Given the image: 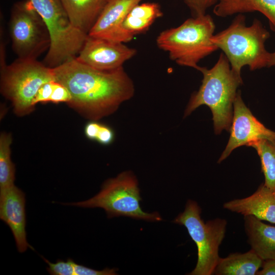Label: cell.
Segmentation results:
<instances>
[{
	"label": "cell",
	"instance_id": "cell-20",
	"mask_svg": "<svg viewBox=\"0 0 275 275\" xmlns=\"http://www.w3.org/2000/svg\"><path fill=\"white\" fill-rule=\"evenodd\" d=\"M257 151L260 159L262 172L264 176V184L275 190V140L262 139L249 146Z\"/></svg>",
	"mask_w": 275,
	"mask_h": 275
},
{
	"label": "cell",
	"instance_id": "cell-6",
	"mask_svg": "<svg viewBox=\"0 0 275 275\" xmlns=\"http://www.w3.org/2000/svg\"><path fill=\"white\" fill-rule=\"evenodd\" d=\"M54 80L52 68L37 60L18 59L1 68V92L12 104L14 113L24 116L34 109L40 88Z\"/></svg>",
	"mask_w": 275,
	"mask_h": 275
},
{
	"label": "cell",
	"instance_id": "cell-3",
	"mask_svg": "<svg viewBox=\"0 0 275 275\" xmlns=\"http://www.w3.org/2000/svg\"><path fill=\"white\" fill-rule=\"evenodd\" d=\"M270 33L258 19L247 26L245 17L238 14L226 29L213 35L211 42L228 59L232 70L241 75L243 67L254 71L267 67L270 52L265 43Z\"/></svg>",
	"mask_w": 275,
	"mask_h": 275
},
{
	"label": "cell",
	"instance_id": "cell-4",
	"mask_svg": "<svg viewBox=\"0 0 275 275\" xmlns=\"http://www.w3.org/2000/svg\"><path fill=\"white\" fill-rule=\"evenodd\" d=\"M215 28L210 15L193 17L176 28L161 32L157 45L177 64L199 70L200 61L218 49L211 40Z\"/></svg>",
	"mask_w": 275,
	"mask_h": 275
},
{
	"label": "cell",
	"instance_id": "cell-30",
	"mask_svg": "<svg viewBox=\"0 0 275 275\" xmlns=\"http://www.w3.org/2000/svg\"><path fill=\"white\" fill-rule=\"evenodd\" d=\"M275 66V51L270 53L269 57L267 67Z\"/></svg>",
	"mask_w": 275,
	"mask_h": 275
},
{
	"label": "cell",
	"instance_id": "cell-8",
	"mask_svg": "<svg viewBox=\"0 0 275 275\" xmlns=\"http://www.w3.org/2000/svg\"><path fill=\"white\" fill-rule=\"evenodd\" d=\"M201 209L198 203L188 200L185 209L173 221L184 226L197 247L196 265L189 275H211L220 258L219 246L225 235L227 222L216 218L205 223L201 217Z\"/></svg>",
	"mask_w": 275,
	"mask_h": 275
},
{
	"label": "cell",
	"instance_id": "cell-16",
	"mask_svg": "<svg viewBox=\"0 0 275 275\" xmlns=\"http://www.w3.org/2000/svg\"><path fill=\"white\" fill-rule=\"evenodd\" d=\"M255 11L266 17L275 33V0H218L213 9V13L221 17Z\"/></svg>",
	"mask_w": 275,
	"mask_h": 275
},
{
	"label": "cell",
	"instance_id": "cell-21",
	"mask_svg": "<svg viewBox=\"0 0 275 275\" xmlns=\"http://www.w3.org/2000/svg\"><path fill=\"white\" fill-rule=\"evenodd\" d=\"M10 133L3 132L0 136V190L14 185L15 166L11 158Z\"/></svg>",
	"mask_w": 275,
	"mask_h": 275
},
{
	"label": "cell",
	"instance_id": "cell-2",
	"mask_svg": "<svg viewBox=\"0 0 275 275\" xmlns=\"http://www.w3.org/2000/svg\"><path fill=\"white\" fill-rule=\"evenodd\" d=\"M199 71L203 76L202 84L199 90L192 95L184 117L205 105L212 112L215 133L219 134L223 130L229 131L237 89L243 83L241 75L232 70L223 52L211 68L200 67Z\"/></svg>",
	"mask_w": 275,
	"mask_h": 275
},
{
	"label": "cell",
	"instance_id": "cell-5",
	"mask_svg": "<svg viewBox=\"0 0 275 275\" xmlns=\"http://www.w3.org/2000/svg\"><path fill=\"white\" fill-rule=\"evenodd\" d=\"M30 1L50 36V47L43 63L53 68L75 59L88 34L73 25L60 0Z\"/></svg>",
	"mask_w": 275,
	"mask_h": 275
},
{
	"label": "cell",
	"instance_id": "cell-12",
	"mask_svg": "<svg viewBox=\"0 0 275 275\" xmlns=\"http://www.w3.org/2000/svg\"><path fill=\"white\" fill-rule=\"evenodd\" d=\"M143 0H107L100 15L90 31L92 37L125 43L133 37L123 28L130 11Z\"/></svg>",
	"mask_w": 275,
	"mask_h": 275
},
{
	"label": "cell",
	"instance_id": "cell-29",
	"mask_svg": "<svg viewBox=\"0 0 275 275\" xmlns=\"http://www.w3.org/2000/svg\"><path fill=\"white\" fill-rule=\"evenodd\" d=\"M257 275H275V259L263 261L261 269Z\"/></svg>",
	"mask_w": 275,
	"mask_h": 275
},
{
	"label": "cell",
	"instance_id": "cell-11",
	"mask_svg": "<svg viewBox=\"0 0 275 275\" xmlns=\"http://www.w3.org/2000/svg\"><path fill=\"white\" fill-rule=\"evenodd\" d=\"M136 53L135 49L123 43L88 35L76 59L94 68L109 71L122 67Z\"/></svg>",
	"mask_w": 275,
	"mask_h": 275
},
{
	"label": "cell",
	"instance_id": "cell-17",
	"mask_svg": "<svg viewBox=\"0 0 275 275\" xmlns=\"http://www.w3.org/2000/svg\"><path fill=\"white\" fill-rule=\"evenodd\" d=\"M60 1L73 25L87 34L107 2V0Z\"/></svg>",
	"mask_w": 275,
	"mask_h": 275
},
{
	"label": "cell",
	"instance_id": "cell-24",
	"mask_svg": "<svg viewBox=\"0 0 275 275\" xmlns=\"http://www.w3.org/2000/svg\"><path fill=\"white\" fill-rule=\"evenodd\" d=\"M71 99V95L69 90L62 84L54 81L53 91L49 102L68 103Z\"/></svg>",
	"mask_w": 275,
	"mask_h": 275
},
{
	"label": "cell",
	"instance_id": "cell-1",
	"mask_svg": "<svg viewBox=\"0 0 275 275\" xmlns=\"http://www.w3.org/2000/svg\"><path fill=\"white\" fill-rule=\"evenodd\" d=\"M52 70L54 80L70 93L71 99L67 104L93 120L113 113L134 94L133 81L123 67L100 70L75 58Z\"/></svg>",
	"mask_w": 275,
	"mask_h": 275
},
{
	"label": "cell",
	"instance_id": "cell-18",
	"mask_svg": "<svg viewBox=\"0 0 275 275\" xmlns=\"http://www.w3.org/2000/svg\"><path fill=\"white\" fill-rule=\"evenodd\" d=\"M263 261L252 250L234 253L219 258L213 274L217 275H255Z\"/></svg>",
	"mask_w": 275,
	"mask_h": 275
},
{
	"label": "cell",
	"instance_id": "cell-13",
	"mask_svg": "<svg viewBox=\"0 0 275 275\" xmlns=\"http://www.w3.org/2000/svg\"><path fill=\"white\" fill-rule=\"evenodd\" d=\"M25 195L15 185L0 190V218L10 228L19 253H23L29 244L25 231Z\"/></svg>",
	"mask_w": 275,
	"mask_h": 275
},
{
	"label": "cell",
	"instance_id": "cell-7",
	"mask_svg": "<svg viewBox=\"0 0 275 275\" xmlns=\"http://www.w3.org/2000/svg\"><path fill=\"white\" fill-rule=\"evenodd\" d=\"M138 182L131 172H123L116 177L107 180L101 190L88 200L67 205L83 208H101L107 217L127 216L149 222L162 221L157 212L144 211Z\"/></svg>",
	"mask_w": 275,
	"mask_h": 275
},
{
	"label": "cell",
	"instance_id": "cell-28",
	"mask_svg": "<svg viewBox=\"0 0 275 275\" xmlns=\"http://www.w3.org/2000/svg\"><path fill=\"white\" fill-rule=\"evenodd\" d=\"M100 123L93 120L88 122L84 128V132L87 138L95 141Z\"/></svg>",
	"mask_w": 275,
	"mask_h": 275
},
{
	"label": "cell",
	"instance_id": "cell-9",
	"mask_svg": "<svg viewBox=\"0 0 275 275\" xmlns=\"http://www.w3.org/2000/svg\"><path fill=\"white\" fill-rule=\"evenodd\" d=\"M9 32L19 59L37 60L50 45L46 25L30 0L16 3L11 11Z\"/></svg>",
	"mask_w": 275,
	"mask_h": 275
},
{
	"label": "cell",
	"instance_id": "cell-26",
	"mask_svg": "<svg viewBox=\"0 0 275 275\" xmlns=\"http://www.w3.org/2000/svg\"><path fill=\"white\" fill-rule=\"evenodd\" d=\"M115 132L109 126L100 123L95 141L103 145L111 144L114 140Z\"/></svg>",
	"mask_w": 275,
	"mask_h": 275
},
{
	"label": "cell",
	"instance_id": "cell-22",
	"mask_svg": "<svg viewBox=\"0 0 275 275\" xmlns=\"http://www.w3.org/2000/svg\"><path fill=\"white\" fill-rule=\"evenodd\" d=\"M44 261L48 264V272L51 275H74V262L71 259L67 261L58 260L56 263H51L43 257Z\"/></svg>",
	"mask_w": 275,
	"mask_h": 275
},
{
	"label": "cell",
	"instance_id": "cell-23",
	"mask_svg": "<svg viewBox=\"0 0 275 275\" xmlns=\"http://www.w3.org/2000/svg\"><path fill=\"white\" fill-rule=\"evenodd\" d=\"M218 0H183L190 10L193 17H198L206 14L210 7L214 6Z\"/></svg>",
	"mask_w": 275,
	"mask_h": 275
},
{
	"label": "cell",
	"instance_id": "cell-14",
	"mask_svg": "<svg viewBox=\"0 0 275 275\" xmlns=\"http://www.w3.org/2000/svg\"><path fill=\"white\" fill-rule=\"evenodd\" d=\"M223 207L244 216H253L275 224V196L273 191L264 183L252 195L227 202Z\"/></svg>",
	"mask_w": 275,
	"mask_h": 275
},
{
	"label": "cell",
	"instance_id": "cell-15",
	"mask_svg": "<svg viewBox=\"0 0 275 275\" xmlns=\"http://www.w3.org/2000/svg\"><path fill=\"white\" fill-rule=\"evenodd\" d=\"M244 220L251 250L263 261L275 259V226L253 216H245Z\"/></svg>",
	"mask_w": 275,
	"mask_h": 275
},
{
	"label": "cell",
	"instance_id": "cell-19",
	"mask_svg": "<svg viewBox=\"0 0 275 275\" xmlns=\"http://www.w3.org/2000/svg\"><path fill=\"white\" fill-rule=\"evenodd\" d=\"M160 5L156 3H145L134 6L126 16L123 28L130 36L145 32L158 18L162 16Z\"/></svg>",
	"mask_w": 275,
	"mask_h": 275
},
{
	"label": "cell",
	"instance_id": "cell-25",
	"mask_svg": "<svg viewBox=\"0 0 275 275\" xmlns=\"http://www.w3.org/2000/svg\"><path fill=\"white\" fill-rule=\"evenodd\" d=\"M74 275H115L118 269L106 268L101 270H95L74 262Z\"/></svg>",
	"mask_w": 275,
	"mask_h": 275
},
{
	"label": "cell",
	"instance_id": "cell-10",
	"mask_svg": "<svg viewBox=\"0 0 275 275\" xmlns=\"http://www.w3.org/2000/svg\"><path fill=\"white\" fill-rule=\"evenodd\" d=\"M228 144L218 162L225 160L236 148L258 140H275V131L266 127L252 113L238 91L233 104V118Z\"/></svg>",
	"mask_w": 275,
	"mask_h": 275
},
{
	"label": "cell",
	"instance_id": "cell-31",
	"mask_svg": "<svg viewBox=\"0 0 275 275\" xmlns=\"http://www.w3.org/2000/svg\"><path fill=\"white\" fill-rule=\"evenodd\" d=\"M273 193H274V196H275V190L273 191Z\"/></svg>",
	"mask_w": 275,
	"mask_h": 275
},
{
	"label": "cell",
	"instance_id": "cell-27",
	"mask_svg": "<svg viewBox=\"0 0 275 275\" xmlns=\"http://www.w3.org/2000/svg\"><path fill=\"white\" fill-rule=\"evenodd\" d=\"M54 81L46 82L40 88L33 101L35 106L38 103L49 102L53 91Z\"/></svg>",
	"mask_w": 275,
	"mask_h": 275
}]
</instances>
